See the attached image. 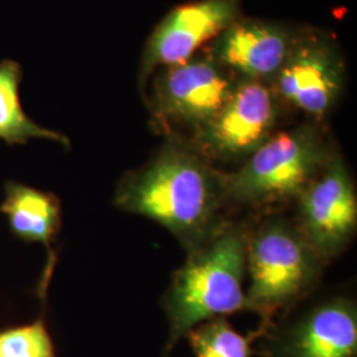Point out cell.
I'll return each mask as SVG.
<instances>
[{
    "instance_id": "6da1fadb",
    "label": "cell",
    "mask_w": 357,
    "mask_h": 357,
    "mask_svg": "<svg viewBox=\"0 0 357 357\" xmlns=\"http://www.w3.org/2000/svg\"><path fill=\"white\" fill-rule=\"evenodd\" d=\"M225 202L221 172L197 150L178 142L128 172L114 197L118 208L156 221L190 250L220 228L218 213Z\"/></svg>"
},
{
    "instance_id": "7a4b0ae2",
    "label": "cell",
    "mask_w": 357,
    "mask_h": 357,
    "mask_svg": "<svg viewBox=\"0 0 357 357\" xmlns=\"http://www.w3.org/2000/svg\"><path fill=\"white\" fill-rule=\"evenodd\" d=\"M246 245L241 228L220 227L190 250L166 294L168 337L160 357L171 356L178 340L206 320L250 311L243 291Z\"/></svg>"
},
{
    "instance_id": "3957f363",
    "label": "cell",
    "mask_w": 357,
    "mask_h": 357,
    "mask_svg": "<svg viewBox=\"0 0 357 357\" xmlns=\"http://www.w3.org/2000/svg\"><path fill=\"white\" fill-rule=\"evenodd\" d=\"M331 158L318 128L306 125L274 134L237 171L221 172L225 199L249 206L298 199Z\"/></svg>"
},
{
    "instance_id": "277c9868",
    "label": "cell",
    "mask_w": 357,
    "mask_h": 357,
    "mask_svg": "<svg viewBox=\"0 0 357 357\" xmlns=\"http://www.w3.org/2000/svg\"><path fill=\"white\" fill-rule=\"evenodd\" d=\"M320 258L306 238L283 220L265 222L246 245V298L250 311L268 319L315 281Z\"/></svg>"
},
{
    "instance_id": "5b68a950",
    "label": "cell",
    "mask_w": 357,
    "mask_h": 357,
    "mask_svg": "<svg viewBox=\"0 0 357 357\" xmlns=\"http://www.w3.org/2000/svg\"><path fill=\"white\" fill-rule=\"evenodd\" d=\"M277 118L274 90L261 81L243 79L220 112L197 130V151L221 162L246 159L273 135Z\"/></svg>"
},
{
    "instance_id": "8992f818",
    "label": "cell",
    "mask_w": 357,
    "mask_h": 357,
    "mask_svg": "<svg viewBox=\"0 0 357 357\" xmlns=\"http://www.w3.org/2000/svg\"><path fill=\"white\" fill-rule=\"evenodd\" d=\"M298 200V229L321 258L340 253L357 225L356 191L339 156L320 171Z\"/></svg>"
},
{
    "instance_id": "52a82bcc",
    "label": "cell",
    "mask_w": 357,
    "mask_h": 357,
    "mask_svg": "<svg viewBox=\"0 0 357 357\" xmlns=\"http://www.w3.org/2000/svg\"><path fill=\"white\" fill-rule=\"evenodd\" d=\"M343 61L331 41L317 35L294 38L274 93L317 119L328 114L343 88Z\"/></svg>"
},
{
    "instance_id": "ba28073f",
    "label": "cell",
    "mask_w": 357,
    "mask_h": 357,
    "mask_svg": "<svg viewBox=\"0 0 357 357\" xmlns=\"http://www.w3.org/2000/svg\"><path fill=\"white\" fill-rule=\"evenodd\" d=\"M234 84L211 57L168 66L155 86L153 107L160 121L200 130L225 105Z\"/></svg>"
},
{
    "instance_id": "9c48e42d",
    "label": "cell",
    "mask_w": 357,
    "mask_h": 357,
    "mask_svg": "<svg viewBox=\"0 0 357 357\" xmlns=\"http://www.w3.org/2000/svg\"><path fill=\"white\" fill-rule=\"evenodd\" d=\"M240 0H197L176 7L153 29L142 57L141 76L158 66L191 60L206 41L217 38L238 19Z\"/></svg>"
},
{
    "instance_id": "30bf717a",
    "label": "cell",
    "mask_w": 357,
    "mask_h": 357,
    "mask_svg": "<svg viewBox=\"0 0 357 357\" xmlns=\"http://www.w3.org/2000/svg\"><path fill=\"white\" fill-rule=\"evenodd\" d=\"M294 38L289 29L277 23L257 19H237L217 36L212 60L229 68L245 79H273L281 70Z\"/></svg>"
},
{
    "instance_id": "8fae6325",
    "label": "cell",
    "mask_w": 357,
    "mask_h": 357,
    "mask_svg": "<svg viewBox=\"0 0 357 357\" xmlns=\"http://www.w3.org/2000/svg\"><path fill=\"white\" fill-rule=\"evenodd\" d=\"M271 357H357V310L348 299L315 307L274 337Z\"/></svg>"
},
{
    "instance_id": "7c38bea8",
    "label": "cell",
    "mask_w": 357,
    "mask_h": 357,
    "mask_svg": "<svg viewBox=\"0 0 357 357\" xmlns=\"http://www.w3.org/2000/svg\"><path fill=\"white\" fill-rule=\"evenodd\" d=\"M0 212L7 218L16 238L43 243L52 255V243L61 227V203L56 195L17 181H7Z\"/></svg>"
},
{
    "instance_id": "4fadbf2b",
    "label": "cell",
    "mask_w": 357,
    "mask_h": 357,
    "mask_svg": "<svg viewBox=\"0 0 357 357\" xmlns=\"http://www.w3.org/2000/svg\"><path fill=\"white\" fill-rule=\"evenodd\" d=\"M23 68L17 61L4 59L0 61V141L7 146L26 144L32 138L59 142L69 149L64 134L43 128L29 118L20 100Z\"/></svg>"
},
{
    "instance_id": "5bb4252c",
    "label": "cell",
    "mask_w": 357,
    "mask_h": 357,
    "mask_svg": "<svg viewBox=\"0 0 357 357\" xmlns=\"http://www.w3.org/2000/svg\"><path fill=\"white\" fill-rule=\"evenodd\" d=\"M195 357H252L255 336L241 335L224 317L206 320L187 335Z\"/></svg>"
},
{
    "instance_id": "9a60e30c",
    "label": "cell",
    "mask_w": 357,
    "mask_h": 357,
    "mask_svg": "<svg viewBox=\"0 0 357 357\" xmlns=\"http://www.w3.org/2000/svg\"><path fill=\"white\" fill-rule=\"evenodd\" d=\"M0 357H56L44 319L0 332Z\"/></svg>"
}]
</instances>
